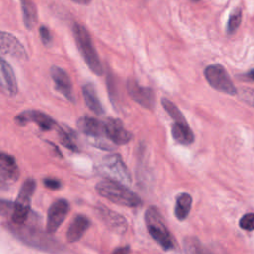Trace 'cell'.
Listing matches in <instances>:
<instances>
[{"label":"cell","mask_w":254,"mask_h":254,"mask_svg":"<svg viewBox=\"0 0 254 254\" xmlns=\"http://www.w3.org/2000/svg\"><path fill=\"white\" fill-rule=\"evenodd\" d=\"M43 184L45 185L46 188L50 189V190H59L62 186L61 182L57 179L54 178H46L43 180Z\"/></svg>","instance_id":"30"},{"label":"cell","mask_w":254,"mask_h":254,"mask_svg":"<svg viewBox=\"0 0 254 254\" xmlns=\"http://www.w3.org/2000/svg\"><path fill=\"white\" fill-rule=\"evenodd\" d=\"M0 52L19 60H27L28 54L21 42L12 34L0 31Z\"/></svg>","instance_id":"14"},{"label":"cell","mask_w":254,"mask_h":254,"mask_svg":"<svg viewBox=\"0 0 254 254\" xmlns=\"http://www.w3.org/2000/svg\"><path fill=\"white\" fill-rule=\"evenodd\" d=\"M22 13H23V21L25 27L29 30L33 29L37 23V8L32 0H20Z\"/></svg>","instance_id":"22"},{"label":"cell","mask_w":254,"mask_h":254,"mask_svg":"<svg viewBox=\"0 0 254 254\" xmlns=\"http://www.w3.org/2000/svg\"><path fill=\"white\" fill-rule=\"evenodd\" d=\"M161 103L164 107V109L166 110V112L172 117V119L174 121H180V120H185V116L182 114V112L180 111V109L169 99L167 98H162Z\"/></svg>","instance_id":"26"},{"label":"cell","mask_w":254,"mask_h":254,"mask_svg":"<svg viewBox=\"0 0 254 254\" xmlns=\"http://www.w3.org/2000/svg\"><path fill=\"white\" fill-rule=\"evenodd\" d=\"M14 209V202L8 199L0 198V215L11 216Z\"/></svg>","instance_id":"28"},{"label":"cell","mask_w":254,"mask_h":254,"mask_svg":"<svg viewBox=\"0 0 254 254\" xmlns=\"http://www.w3.org/2000/svg\"><path fill=\"white\" fill-rule=\"evenodd\" d=\"M239 226L247 231L254 230V213H246L239 220Z\"/></svg>","instance_id":"27"},{"label":"cell","mask_w":254,"mask_h":254,"mask_svg":"<svg viewBox=\"0 0 254 254\" xmlns=\"http://www.w3.org/2000/svg\"><path fill=\"white\" fill-rule=\"evenodd\" d=\"M126 88L131 98L141 106L147 109H153L155 106V93L152 88L140 85L135 79L130 78L127 80Z\"/></svg>","instance_id":"10"},{"label":"cell","mask_w":254,"mask_h":254,"mask_svg":"<svg viewBox=\"0 0 254 254\" xmlns=\"http://www.w3.org/2000/svg\"><path fill=\"white\" fill-rule=\"evenodd\" d=\"M241 97L244 101H246L248 104L254 106V90L251 89H244L241 93Z\"/></svg>","instance_id":"31"},{"label":"cell","mask_w":254,"mask_h":254,"mask_svg":"<svg viewBox=\"0 0 254 254\" xmlns=\"http://www.w3.org/2000/svg\"><path fill=\"white\" fill-rule=\"evenodd\" d=\"M7 229L22 243L51 254H59L64 251V245L51 233L45 232L36 226L16 223H7Z\"/></svg>","instance_id":"1"},{"label":"cell","mask_w":254,"mask_h":254,"mask_svg":"<svg viewBox=\"0 0 254 254\" xmlns=\"http://www.w3.org/2000/svg\"><path fill=\"white\" fill-rule=\"evenodd\" d=\"M99 169L107 179L120 182L124 185H129L132 181L127 166L118 154H111L104 157Z\"/></svg>","instance_id":"6"},{"label":"cell","mask_w":254,"mask_h":254,"mask_svg":"<svg viewBox=\"0 0 254 254\" xmlns=\"http://www.w3.org/2000/svg\"><path fill=\"white\" fill-rule=\"evenodd\" d=\"M130 253H131V248L129 245L118 247L114 249V251L112 252V254H130Z\"/></svg>","instance_id":"32"},{"label":"cell","mask_w":254,"mask_h":254,"mask_svg":"<svg viewBox=\"0 0 254 254\" xmlns=\"http://www.w3.org/2000/svg\"><path fill=\"white\" fill-rule=\"evenodd\" d=\"M192 197L187 192L180 193L176 197V205L174 208V214L179 220H185L191 208Z\"/></svg>","instance_id":"21"},{"label":"cell","mask_w":254,"mask_h":254,"mask_svg":"<svg viewBox=\"0 0 254 254\" xmlns=\"http://www.w3.org/2000/svg\"><path fill=\"white\" fill-rule=\"evenodd\" d=\"M107 138L114 145H125L132 139V134L125 129L122 121L118 118L107 117L104 120Z\"/></svg>","instance_id":"11"},{"label":"cell","mask_w":254,"mask_h":254,"mask_svg":"<svg viewBox=\"0 0 254 254\" xmlns=\"http://www.w3.org/2000/svg\"><path fill=\"white\" fill-rule=\"evenodd\" d=\"M95 190L100 196L118 205L136 207L141 204V198L136 192L131 190L126 185L111 179L98 182L95 185Z\"/></svg>","instance_id":"2"},{"label":"cell","mask_w":254,"mask_h":254,"mask_svg":"<svg viewBox=\"0 0 254 254\" xmlns=\"http://www.w3.org/2000/svg\"><path fill=\"white\" fill-rule=\"evenodd\" d=\"M95 213L104 223V225L112 232L117 234H123L127 231L128 221L123 215L119 214L118 212H115L112 209L106 207L105 205L98 203L95 206Z\"/></svg>","instance_id":"8"},{"label":"cell","mask_w":254,"mask_h":254,"mask_svg":"<svg viewBox=\"0 0 254 254\" xmlns=\"http://www.w3.org/2000/svg\"><path fill=\"white\" fill-rule=\"evenodd\" d=\"M242 20V12L241 9L236 8L229 16L226 26V32L228 35H232L236 32V30L239 28L240 23Z\"/></svg>","instance_id":"25"},{"label":"cell","mask_w":254,"mask_h":254,"mask_svg":"<svg viewBox=\"0 0 254 254\" xmlns=\"http://www.w3.org/2000/svg\"><path fill=\"white\" fill-rule=\"evenodd\" d=\"M17 79L13 68L0 57V92L7 96H14L17 94Z\"/></svg>","instance_id":"15"},{"label":"cell","mask_w":254,"mask_h":254,"mask_svg":"<svg viewBox=\"0 0 254 254\" xmlns=\"http://www.w3.org/2000/svg\"><path fill=\"white\" fill-rule=\"evenodd\" d=\"M39 32H40V37H41L43 44L47 45V46L50 45L52 42V35H51L50 30L46 26H41L39 29Z\"/></svg>","instance_id":"29"},{"label":"cell","mask_w":254,"mask_h":254,"mask_svg":"<svg viewBox=\"0 0 254 254\" xmlns=\"http://www.w3.org/2000/svg\"><path fill=\"white\" fill-rule=\"evenodd\" d=\"M82 95L86 106L96 115L104 114V108L97 96L95 87L92 83H85L82 86Z\"/></svg>","instance_id":"20"},{"label":"cell","mask_w":254,"mask_h":254,"mask_svg":"<svg viewBox=\"0 0 254 254\" xmlns=\"http://www.w3.org/2000/svg\"><path fill=\"white\" fill-rule=\"evenodd\" d=\"M50 73L58 91L61 92L67 100L74 102L72 83L68 74L62 67L57 65H53L51 67Z\"/></svg>","instance_id":"16"},{"label":"cell","mask_w":254,"mask_h":254,"mask_svg":"<svg viewBox=\"0 0 254 254\" xmlns=\"http://www.w3.org/2000/svg\"><path fill=\"white\" fill-rule=\"evenodd\" d=\"M68 210H69V203L66 199L60 198V199H57L55 202H53L48 209L47 223H46L47 232L51 234L55 233L64 221L68 213Z\"/></svg>","instance_id":"9"},{"label":"cell","mask_w":254,"mask_h":254,"mask_svg":"<svg viewBox=\"0 0 254 254\" xmlns=\"http://www.w3.org/2000/svg\"><path fill=\"white\" fill-rule=\"evenodd\" d=\"M183 248L185 254H212L198 238L190 235L184 237Z\"/></svg>","instance_id":"23"},{"label":"cell","mask_w":254,"mask_h":254,"mask_svg":"<svg viewBox=\"0 0 254 254\" xmlns=\"http://www.w3.org/2000/svg\"><path fill=\"white\" fill-rule=\"evenodd\" d=\"M90 220L83 214H77L71 220L66 230V240L69 243L78 241L90 227Z\"/></svg>","instance_id":"18"},{"label":"cell","mask_w":254,"mask_h":254,"mask_svg":"<svg viewBox=\"0 0 254 254\" xmlns=\"http://www.w3.org/2000/svg\"><path fill=\"white\" fill-rule=\"evenodd\" d=\"M172 136L181 145H190L194 141V135L190 128L187 120L174 121L172 125Z\"/></svg>","instance_id":"19"},{"label":"cell","mask_w":254,"mask_h":254,"mask_svg":"<svg viewBox=\"0 0 254 254\" xmlns=\"http://www.w3.org/2000/svg\"><path fill=\"white\" fill-rule=\"evenodd\" d=\"M145 222L152 238L166 251L175 248V240L168 230L161 213L155 206H150L145 212Z\"/></svg>","instance_id":"4"},{"label":"cell","mask_w":254,"mask_h":254,"mask_svg":"<svg viewBox=\"0 0 254 254\" xmlns=\"http://www.w3.org/2000/svg\"><path fill=\"white\" fill-rule=\"evenodd\" d=\"M20 176V170L15 158L7 153H0V177L6 183H15Z\"/></svg>","instance_id":"17"},{"label":"cell","mask_w":254,"mask_h":254,"mask_svg":"<svg viewBox=\"0 0 254 254\" xmlns=\"http://www.w3.org/2000/svg\"><path fill=\"white\" fill-rule=\"evenodd\" d=\"M35 190L36 182L34 179L29 178L23 183L17 198L14 201V209L11 215L13 223L22 224L25 222L31 209V201Z\"/></svg>","instance_id":"5"},{"label":"cell","mask_w":254,"mask_h":254,"mask_svg":"<svg viewBox=\"0 0 254 254\" xmlns=\"http://www.w3.org/2000/svg\"><path fill=\"white\" fill-rule=\"evenodd\" d=\"M15 121L19 125H25L28 122H34L43 131H49L58 126L57 122L51 116L39 110H25L15 117Z\"/></svg>","instance_id":"12"},{"label":"cell","mask_w":254,"mask_h":254,"mask_svg":"<svg viewBox=\"0 0 254 254\" xmlns=\"http://www.w3.org/2000/svg\"><path fill=\"white\" fill-rule=\"evenodd\" d=\"M8 190V187H7V183L0 177V191H3V190Z\"/></svg>","instance_id":"33"},{"label":"cell","mask_w":254,"mask_h":254,"mask_svg":"<svg viewBox=\"0 0 254 254\" xmlns=\"http://www.w3.org/2000/svg\"><path fill=\"white\" fill-rule=\"evenodd\" d=\"M204 76L209 85L217 91L229 95L237 94V89L226 69L221 64H210L204 69Z\"/></svg>","instance_id":"7"},{"label":"cell","mask_w":254,"mask_h":254,"mask_svg":"<svg viewBox=\"0 0 254 254\" xmlns=\"http://www.w3.org/2000/svg\"><path fill=\"white\" fill-rule=\"evenodd\" d=\"M57 130H58V137H59V141L60 143L65 147L66 149L72 151V152H76L78 151L77 145L75 143V135L72 132V130H69L67 127H61V126H57Z\"/></svg>","instance_id":"24"},{"label":"cell","mask_w":254,"mask_h":254,"mask_svg":"<svg viewBox=\"0 0 254 254\" xmlns=\"http://www.w3.org/2000/svg\"><path fill=\"white\" fill-rule=\"evenodd\" d=\"M71 1H73V2H75L77 4H80V5H86V4H88L90 2V0H71Z\"/></svg>","instance_id":"35"},{"label":"cell","mask_w":254,"mask_h":254,"mask_svg":"<svg viewBox=\"0 0 254 254\" xmlns=\"http://www.w3.org/2000/svg\"><path fill=\"white\" fill-rule=\"evenodd\" d=\"M191 1H193V2H197V1H200V0H191Z\"/></svg>","instance_id":"36"},{"label":"cell","mask_w":254,"mask_h":254,"mask_svg":"<svg viewBox=\"0 0 254 254\" xmlns=\"http://www.w3.org/2000/svg\"><path fill=\"white\" fill-rule=\"evenodd\" d=\"M72 32L78 51L85 64L94 74L101 75L103 73V68L87 30L82 25L75 23L72 27Z\"/></svg>","instance_id":"3"},{"label":"cell","mask_w":254,"mask_h":254,"mask_svg":"<svg viewBox=\"0 0 254 254\" xmlns=\"http://www.w3.org/2000/svg\"><path fill=\"white\" fill-rule=\"evenodd\" d=\"M76 125L79 131L85 134L89 140L107 138L103 120L90 116H81L78 118Z\"/></svg>","instance_id":"13"},{"label":"cell","mask_w":254,"mask_h":254,"mask_svg":"<svg viewBox=\"0 0 254 254\" xmlns=\"http://www.w3.org/2000/svg\"><path fill=\"white\" fill-rule=\"evenodd\" d=\"M246 76L248 77V78H250L251 80H253L254 81V68H252V69H250L248 72H247V74H246Z\"/></svg>","instance_id":"34"}]
</instances>
